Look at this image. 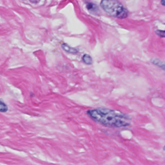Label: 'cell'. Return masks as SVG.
Returning <instances> with one entry per match:
<instances>
[{"label": "cell", "mask_w": 165, "mask_h": 165, "mask_svg": "<svg viewBox=\"0 0 165 165\" xmlns=\"http://www.w3.org/2000/svg\"><path fill=\"white\" fill-rule=\"evenodd\" d=\"M155 33L159 37H162V38H165V31L157 30L155 31Z\"/></svg>", "instance_id": "ba28073f"}, {"label": "cell", "mask_w": 165, "mask_h": 165, "mask_svg": "<svg viewBox=\"0 0 165 165\" xmlns=\"http://www.w3.org/2000/svg\"><path fill=\"white\" fill-rule=\"evenodd\" d=\"M161 3L163 6H165V0H161Z\"/></svg>", "instance_id": "9c48e42d"}, {"label": "cell", "mask_w": 165, "mask_h": 165, "mask_svg": "<svg viewBox=\"0 0 165 165\" xmlns=\"http://www.w3.org/2000/svg\"><path fill=\"white\" fill-rule=\"evenodd\" d=\"M87 8L88 11H89L91 13L95 14H97L98 12V9L97 6L93 3H89L87 4Z\"/></svg>", "instance_id": "277c9868"}, {"label": "cell", "mask_w": 165, "mask_h": 165, "mask_svg": "<svg viewBox=\"0 0 165 165\" xmlns=\"http://www.w3.org/2000/svg\"><path fill=\"white\" fill-rule=\"evenodd\" d=\"M82 60L83 62L87 65H91L92 64V58L89 55H84L82 57Z\"/></svg>", "instance_id": "8992f818"}, {"label": "cell", "mask_w": 165, "mask_h": 165, "mask_svg": "<svg viewBox=\"0 0 165 165\" xmlns=\"http://www.w3.org/2000/svg\"><path fill=\"white\" fill-rule=\"evenodd\" d=\"M8 110V107L6 104L0 100V112H6Z\"/></svg>", "instance_id": "52a82bcc"}, {"label": "cell", "mask_w": 165, "mask_h": 165, "mask_svg": "<svg viewBox=\"0 0 165 165\" xmlns=\"http://www.w3.org/2000/svg\"><path fill=\"white\" fill-rule=\"evenodd\" d=\"M62 48L65 51L67 52V53L72 54H76L78 52V50L76 49L71 47L68 44H62Z\"/></svg>", "instance_id": "3957f363"}, {"label": "cell", "mask_w": 165, "mask_h": 165, "mask_svg": "<svg viewBox=\"0 0 165 165\" xmlns=\"http://www.w3.org/2000/svg\"><path fill=\"white\" fill-rule=\"evenodd\" d=\"M163 150L165 151V145L164 146V147H163Z\"/></svg>", "instance_id": "30bf717a"}, {"label": "cell", "mask_w": 165, "mask_h": 165, "mask_svg": "<svg viewBox=\"0 0 165 165\" xmlns=\"http://www.w3.org/2000/svg\"><path fill=\"white\" fill-rule=\"evenodd\" d=\"M101 6L110 16L119 19H124L128 16V11L117 0H103Z\"/></svg>", "instance_id": "7a4b0ae2"}, {"label": "cell", "mask_w": 165, "mask_h": 165, "mask_svg": "<svg viewBox=\"0 0 165 165\" xmlns=\"http://www.w3.org/2000/svg\"><path fill=\"white\" fill-rule=\"evenodd\" d=\"M87 114L96 122L109 128H120L131 123V118L128 115L109 109L98 108L88 111Z\"/></svg>", "instance_id": "6da1fadb"}, {"label": "cell", "mask_w": 165, "mask_h": 165, "mask_svg": "<svg viewBox=\"0 0 165 165\" xmlns=\"http://www.w3.org/2000/svg\"><path fill=\"white\" fill-rule=\"evenodd\" d=\"M151 62L153 64L158 66L165 71V64H164V63L162 61L157 58H153L151 60Z\"/></svg>", "instance_id": "5b68a950"}]
</instances>
